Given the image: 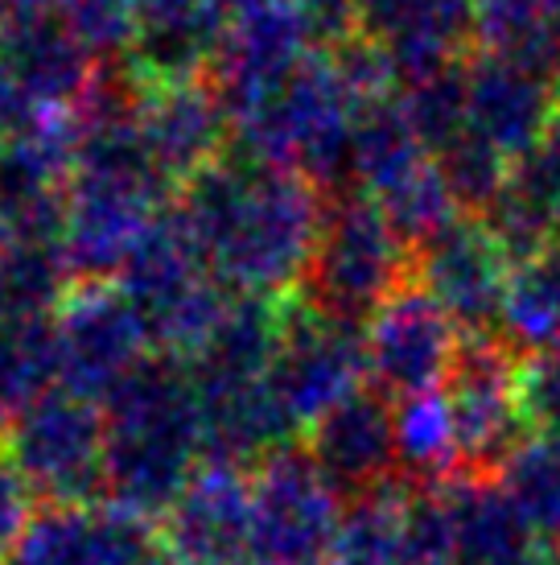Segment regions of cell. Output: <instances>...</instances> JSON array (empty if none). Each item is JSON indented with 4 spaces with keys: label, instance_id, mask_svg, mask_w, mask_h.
Listing matches in <instances>:
<instances>
[{
    "label": "cell",
    "instance_id": "obj_1",
    "mask_svg": "<svg viewBox=\"0 0 560 565\" xmlns=\"http://www.w3.org/2000/svg\"><path fill=\"white\" fill-rule=\"evenodd\" d=\"M108 503L161 524L206 462L203 405L157 372L128 376L108 401Z\"/></svg>",
    "mask_w": 560,
    "mask_h": 565
},
{
    "label": "cell",
    "instance_id": "obj_2",
    "mask_svg": "<svg viewBox=\"0 0 560 565\" xmlns=\"http://www.w3.org/2000/svg\"><path fill=\"white\" fill-rule=\"evenodd\" d=\"M0 450L46 508L108 500V422L91 401L46 393L4 429Z\"/></svg>",
    "mask_w": 560,
    "mask_h": 565
},
{
    "label": "cell",
    "instance_id": "obj_3",
    "mask_svg": "<svg viewBox=\"0 0 560 565\" xmlns=\"http://www.w3.org/2000/svg\"><path fill=\"white\" fill-rule=\"evenodd\" d=\"M346 500L317 471L305 446H289L251 467L248 565H330Z\"/></svg>",
    "mask_w": 560,
    "mask_h": 565
},
{
    "label": "cell",
    "instance_id": "obj_4",
    "mask_svg": "<svg viewBox=\"0 0 560 565\" xmlns=\"http://www.w3.org/2000/svg\"><path fill=\"white\" fill-rule=\"evenodd\" d=\"M161 541L190 565H248L251 553V471L211 462L161 520Z\"/></svg>",
    "mask_w": 560,
    "mask_h": 565
},
{
    "label": "cell",
    "instance_id": "obj_5",
    "mask_svg": "<svg viewBox=\"0 0 560 565\" xmlns=\"http://www.w3.org/2000/svg\"><path fill=\"white\" fill-rule=\"evenodd\" d=\"M161 545V524L104 500L42 508L17 557L25 565H149Z\"/></svg>",
    "mask_w": 560,
    "mask_h": 565
},
{
    "label": "cell",
    "instance_id": "obj_6",
    "mask_svg": "<svg viewBox=\"0 0 560 565\" xmlns=\"http://www.w3.org/2000/svg\"><path fill=\"white\" fill-rule=\"evenodd\" d=\"M450 413L453 429H457L462 475L495 479L515 446L531 434L524 405H519V376L498 355H486V351L457 363Z\"/></svg>",
    "mask_w": 560,
    "mask_h": 565
},
{
    "label": "cell",
    "instance_id": "obj_7",
    "mask_svg": "<svg viewBox=\"0 0 560 565\" xmlns=\"http://www.w3.org/2000/svg\"><path fill=\"white\" fill-rule=\"evenodd\" d=\"M301 446L310 450L317 471L326 475L343 500L367 495L400 475L396 413L388 408V401L371 393H351L343 405H334L322 422L310 425Z\"/></svg>",
    "mask_w": 560,
    "mask_h": 565
},
{
    "label": "cell",
    "instance_id": "obj_8",
    "mask_svg": "<svg viewBox=\"0 0 560 565\" xmlns=\"http://www.w3.org/2000/svg\"><path fill=\"white\" fill-rule=\"evenodd\" d=\"M441 495L450 508L453 565H557V553L540 545L495 479L457 475Z\"/></svg>",
    "mask_w": 560,
    "mask_h": 565
},
{
    "label": "cell",
    "instance_id": "obj_9",
    "mask_svg": "<svg viewBox=\"0 0 560 565\" xmlns=\"http://www.w3.org/2000/svg\"><path fill=\"white\" fill-rule=\"evenodd\" d=\"M412 491L417 487L396 475L391 483L346 500L330 565H405Z\"/></svg>",
    "mask_w": 560,
    "mask_h": 565
},
{
    "label": "cell",
    "instance_id": "obj_10",
    "mask_svg": "<svg viewBox=\"0 0 560 565\" xmlns=\"http://www.w3.org/2000/svg\"><path fill=\"white\" fill-rule=\"evenodd\" d=\"M396 467L412 487H445L462 475L450 401L433 393L408 396L396 413Z\"/></svg>",
    "mask_w": 560,
    "mask_h": 565
},
{
    "label": "cell",
    "instance_id": "obj_11",
    "mask_svg": "<svg viewBox=\"0 0 560 565\" xmlns=\"http://www.w3.org/2000/svg\"><path fill=\"white\" fill-rule=\"evenodd\" d=\"M495 483L540 545L560 553V438L528 434L498 467Z\"/></svg>",
    "mask_w": 560,
    "mask_h": 565
},
{
    "label": "cell",
    "instance_id": "obj_12",
    "mask_svg": "<svg viewBox=\"0 0 560 565\" xmlns=\"http://www.w3.org/2000/svg\"><path fill=\"white\" fill-rule=\"evenodd\" d=\"M54 363L58 351L42 330L30 327V318L25 322L0 318V417H17L46 396Z\"/></svg>",
    "mask_w": 560,
    "mask_h": 565
},
{
    "label": "cell",
    "instance_id": "obj_13",
    "mask_svg": "<svg viewBox=\"0 0 560 565\" xmlns=\"http://www.w3.org/2000/svg\"><path fill=\"white\" fill-rule=\"evenodd\" d=\"M441 360H445L441 334L429 322H420V318H400L379 339L375 372L384 380V388L417 396V393H429L433 376L441 372Z\"/></svg>",
    "mask_w": 560,
    "mask_h": 565
},
{
    "label": "cell",
    "instance_id": "obj_14",
    "mask_svg": "<svg viewBox=\"0 0 560 565\" xmlns=\"http://www.w3.org/2000/svg\"><path fill=\"white\" fill-rule=\"evenodd\" d=\"M37 520V491L0 450V557H13Z\"/></svg>",
    "mask_w": 560,
    "mask_h": 565
},
{
    "label": "cell",
    "instance_id": "obj_15",
    "mask_svg": "<svg viewBox=\"0 0 560 565\" xmlns=\"http://www.w3.org/2000/svg\"><path fill=\"white\" fill-rule=\"evenodd\" d=\"M519 405L531 434L560 438V360H545L528 376L519 372Z\"/></svg>",
    "mask_w": 560,
    "mask_h": 565
},
{
    "label": "cell",
    "instance_id": "obj_16",
    "mask_svg": "<svg viewBox=\"0 0 560 565\" xmlns=\"http://www.w3.org/2000/svg\"><path fill=\"white\" fill-rule=\"evenodd\" d=\"M149 565H190V562H182V557H177L170 545H161V550L153 553V562H149Z\"/></svg>",
    "mask_w": 560,
    "mask_h": 565
},
{
    "label": "cell",
    "instance_id": "obj_17",
    "mask_svg": "<svg viewBox=\"0 0 560 565\" xmlns=\"http://www.w3.org/2000/svg\"><path fill=\"white\" fill-rule=\"evenodd\" d=\"M0 565H25L21 557H0Z\"/></svg>",
    "mask_w": 560,
    "mask_h": 565
},
{
    "label": "cell",
    "instance_id": "obj_18",
    "mask_svg": "<svg viewBox=\"0 0 560 565\" xmlns=\"http://www.w3.org/2000/svg\"><path fill=\"white\" fill-rule=\"evenodd\" d=\"M0 438H4V429H0Z\"/></svg>",
    "mask_w": 560,
    "mask_h": 565
}]
</instances>
